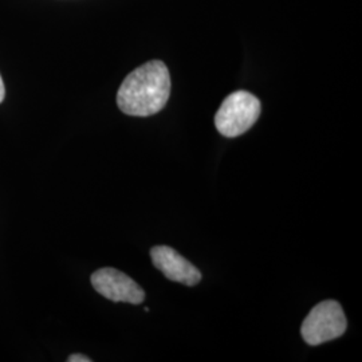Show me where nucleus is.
I'll use <instances>...</instances> for the list:
<instances>
[{
	"label": "nucleus",
	"mask_w": 362,
	"mask_h": 362,
	"mask_svg": "<svg viewBox=\"0 0 362 362\" xmlns=\"http://www.w3.org/2000/svg\"><path fill=\"white\" fill-rule=\"evenodd\" d=\"M91 285L97 293L112 302H127L140 305L145 291L130 276L112 267L100 269L91 275Z\"/></svg>",
	"instance_id": "20e7f679"
},
{
	"label": "nucleus",
	"mask_w": 362,
	"mask_h": 362,
	"mask_svg": "<svg viewBox=\"0 0 362 362\" xmlns=\"http://www.w3.org/2000/svg\"><path fill=\"white\" fill-rule=\"evenodd\" d=\"M151 257L156 269H158L172 282L196 286L202 281V272L170 247H153L151 250Z\"/></svg>",
	"instance_id": "39448f33"
},
{
	"label": "nucleus",
	"mask_w": 362,
	"mask_h": 362,
	"mask_svg": "<svg viewBox=\"0 0 362 362\" xmlns=\"http://www.w3.org/2000/svg\"><path fill=\"white\" fill-rule=\"evenodd\" d=\"M348 321L342 306L337 300H324L313 308L300 326L306 344L317 346L336 339L346 332Z\"/></svg>",
	"instance_id": "7ed1b4c3"
},
{
	"label": "nucleus",
	"mask_w": 362,
	"mask_h": 362,
	"mask_svg": "<svg viewBox=\"0 0 362 362\" xmlns=\"http://www.w3.org/2000/svg\"><path fill=\"white\" fill-rule=\"evenodd\" d=\"M260 101L248 93L239 90L230 94L219 107L215 116V127L224 137H238L258 121Z\"/></svg>",
	"instance_id": "f03ea898"
},
{
	"label": "nucleus",
	"mask_w": 362,
	"mask_h": 362,
	"mask_svg": "<svg viewBox=\"0 0 362 362\" xmlns=\"http://www.w3.org/2000/svg\"><path fill=\"white\" fill-rule=\"evenodd\" d=\"M67 361L69 362H91L90 358L89 357H86V356H83V354H73V356H70L69 358H67Z\"/></svg>",
	"instance_id": "423d86ee"
},
{
	"label": "nucleus",
	"mask_w": 362,
	"mask_h": 362,
	"mask_svg": "<svg viewBox=\"0 0 362 362\" xmlns=\"http://www.w3.org/2000/svg\"><path fill=\"white\" fill-rule=\"evenodd\" d=\"M169 95L168 67L161 61H151L124 79L117 93V105L128 116H153L164 109Z\"/></svg>",
	"instance_id": "f257e3e1"
},
{
	"label": "nucleus",
	"mask_w": 362,
	"mask_h": 362,
	"mask_svg": "<svg viewBox=\"0 0 362 362\" xmlns=\"http://www.w3.org/2000/svg\"><path fill=\"white\" fill-rule=\"evenodd\" d=\"M4 95H6V88H4V82H3L1 76H0V104H1L3 100H4Z\"/></svg>",
	"instance_id": "0eeeda50"
}]
</instances>
